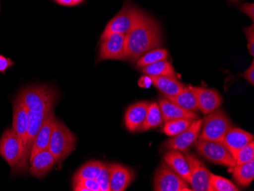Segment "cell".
<instances>
[{
    "mask_svg": "<svg viewBox=\"0 0 254 191\" xmlns=\"http://www.w3.org/2000/svg\"><path fill=\"white\" fill-rule=\"evenodd\" d=\"M161 41L159 25L152 17L145 15L125 35L126 58L135 62L145 53L159 47Z\"/></svg>",
    "mask_w": 254,
    "mask_h": 191,
    "instance_id": "cell-1",
    "label": "cell"
},
{
    "mask_svg": "<svg viewBox=\"0 0 254 191\" xmlns=\"http://www.w3.org/2000/svg\"><path fill=\"white\" fill-rule=\"evenodd\" d=\"M0 155L9 165L11 173L26 172L28 161L25 157V147L12 128H7L2 134L0 139Z\"/></svg>",
    "mask_w": 254,
    "mask_h": 191,
    "instance_id": "cell-2",
    "label": "cell"
},
{
    "mask_svg": "<svg viewBox=\"0 0 254 191\" xmlns=\"http://www.w3.org/2000/svg\"><path fill=\"white\" fill-rule=\"evenodd\" d=\"M28 110L44 112L54 108L57 95L51 87L35 85L24 88L18 95Z\"/></svg>",
    "mask_w": 254,
    "mask_h": 191,
    "instance_id": "cell-3",
    "label": "cell"
},
{
    "mask_svg": "<svg viewBox=\"0 0 254 191\" xmlns=\"http://www.w3.org/2000/svg\"><path fill=\"white\" fill-rule=\"evenodd\" d=\"M75 142L73 132L64 123L56 119L48 149L55 158L56 163L63 162L75 150Z\"/></svg>",
    "mask_w": 254,
    "mask_h": 191,
    "instance_id": "cell-4",
    "label": "cell"
},
{
    "mask_svg": "<svg viewBox=\"0 0 254 191\" xmlns=\"http://www.w3.org/2000/svg\"><path fill=\"white\" fill-rule=\"evenodd\" d=\"M205 116L202 121L199 139L222 142L225 134L233 127L229 117L218 108Z\"/></svg>",
    "mask_w": 254,
    "mask_h": 191,
    "instance_id": "cell-5",
    "label": "cell"
},
{
    "mask_svg": "<svg viewBox=\"0 0 254 191\" xmlns=\"http://www.w3.org/2000/svg\"><path fill=\"white\" fill-rule=\"evenodd\" d=\"M145 15V14L137 7L127 4L118 12V15L109 21L101 35V40L114 33L126 35L132 27L138 23V21L142 19Z\"/></svg>",
    "mask_w": 254,
    "mask_h": 191,
    "instance_id": "cell-6",
    "label": "cell"
},
{
    "mask_svg": "<svg viewBox=\"0 0 254 191\" xmlns=\"http://www.w3.org/2000/svg\"><path fill=\"white\" fill-rule=\"evenodd\" d=\"M195 149L201 156L212 163L228 167L230 169L236 165L232 153L222 142L199 139L196 140Z\"/></svg>",
    "mask_w": 254,
    "mask_h": 191,
    "instance_id": "cell-7",
    "label": "cell"
},
{
    "mask_svg": "<svg viewBox=\"0 0 254 191\" xmlns=\"http://www.w3.org/2000/svg\"><path fill=\"white\" fill-rule=\"evenodd\" d=\"M154 191H192L188 184L165 162L161 163L155 174Z\"/></svg>",
    "mask_w": 254,
    "mask_h": 191,
    "instance_id": "cell-8",
    "label": "cell"
},
{
    "mask_svg": "<svg viewBox=\"0 0 254 191\" xmlns=\"http://www.w3.org/2000/svg\"><path fill=\"white\" fill-rule=\"evenodd\" d=\"M107 60H127L125 54V34L114 33L101 40L98 62Z\"/></svg>",
    "mask_w": 254,
    "mask_h": 191,
    "instance_id": "cell-9",
    "label": "cell"
},
{
    "mask_svg": "<svg viewBox=\"0 0 254 191\" xmlns=\"http://www.w3.org/2000/svg\"><path fill=\"white\" fill-rule=\"evenodd\" d=\"M186 159L190 169L191 189L193 191H209L211 172L193 154H188Z\"/></svg>",
    "mask_w": 254,
    "mask_h": 191,
    "instance_id": "cell-10",
    "label": "cell"
},
{
    "mask_svg": "<svg viewBox=\"0 0 254 191\" xmlns=\"http://www.w3.org/2000/svg\"><path fill=\"white\" fill-rule=\"evenodd\" d=\"M202 126V120H197L193 122L183 131L181 133L174 136L165 142V149L173 150L185 151L195 143L199 138Z\"/></svg>",
    "mask_w": 254,
    "mask_h": 191,
    "instance_id": "cell-11",
    "label": "cell"
},
{
    "mask_svg": "<svg viewBox=\"0 0 254 191\" xmlns=\"http://www.w3.org/2000/svg\"><path fill=\"white\" fill-rule=\"evenodd\" d=\"M197 100L198 108L204 115H209L219 108L223 103V98L216 90L203 87L191 86Z\"/></svg>",
    "mask_w": 254,
    "mask_h": 191,
    "instance_id": "cell-12",
    "label": "cell"
},
{
    "mask_svg": "<svg viewBox=\"0 0 254 191\" xmlns=\"http://www.w3.org/2000/svg\"><path fill=\"white\" fill-rule=\"evenodd\" d=\"M110 190L124 191L132 183L135 174L129 167L120 164H109Z\"/></svg>",
    "mask_w": 254,
    "mask_h": 191,
    "instance_id": "cell-13",
    "label": "cell"
},
{
    "mask_svg": "<svg viewBox=\"0 0 254 191\" xmlns=\"http://www.w3.org/2000/svg\"><path fill=\"white\" fill-rule=\"evenodd\" d=\"M55 121L54 108H52L44 120L43 125L35 138L32 149H31L30 160H31L38 152L49 149L50 142H51V135H52Z\"/></svg>",
    "mask_w": 254,
    "mask_h": 191,
    "instance_id": "cell-14",
    "label": "cell"
},
{
    "mask_svg": "<svg viewBox=\"0 0 254 191\" xmlns=\"http://www.w3.org/2000/svg\"><path fill=\"white\" fill-rule=\"evenodd\" d=\"M28 129V108L23 103L21 98L17 97L13 105V121L12 129L18 137L23 142L25 147V139Z\"/></svg>",
    "mask_w": 254,
    "mask_h": 191,
    "instance_id": "cell-15",
    "label": "cell"
},
{
    "mask_svg": "<svg viewBox=\"0 0 254 191\" xmlns=\"http://www.w3.org/2000/svg\"><path fill=\"white\" fill-rule=\"evenodd\" d=\"M148 106V102H142L128 108L125 115V125L128 130L132 132L141 131L146 119Z\"/></svg>",
    "mask_w": 254,
    "mask_h": 191,
    "instance_id": "cell-16",
    "label": "cell"
},
{
    "mask_svg": "<svg viewBox=\"0 0 254 191\" xmlns=\"http://www.w3.org/2000/svg\"><path fill=\"white\" fill-rule=\"evenodd\" d=\"M52 109V108H51ZM28 111V129L27 132L26 139L25 142V157L28 161L30 160L31 149L34 144L35 138L43 125L44 120L48 116L49 111L44 112H34V111Z\"/></svg>",
    "mask_w": 254,
    "mask_h": 191,
    "instance_id": "cell-17",
    "label": "cell"
},
{
    "mask_svg": "<svg viewBox=\"0 0 254 191\" xmlns=\"http://www.w3.org/2000/svg\"><path fill=\"white\" fill-rule=\"evenodd\" d=\"M254 136L252 133L241 128L232 127L225 134L222 143L228 148L234 157L240 149L248 145L251 141H254Z\"/></svg>",
    "mask_w": 254,
    "mask_h": 191,
    "instance_id": "cell-18",
    "label": "cell"
},
{
    "mask_svg": "<svg viewBox=\"0 0 254 191\" xmlns=\"http://www.w3.org/2000/svg\"><path fill=\"white\" fill-rule=\"evenodd\" d=\"M30 174L34 178H42L52 169L56 160L49 149H47L38 152L30 160Z\"/></svg>",
    "mask_w": 254,
    "mask_h": 191,
    "instance_id": "cell-19",
    "label": "cell"
},
{
    "mask_svg": "<svg viewBox=\"0 0 254 191\" xmlns=\"http://www.w3.org/2000/svg\"><path fill=\"white\" fill-rule=\"evenodd\" d=\"M164 161L184 182L190 185V169L185 155L178 150L171 149L164 155Z\"/></svg>",
    "mask_w": 254,
    "mask_h": 191,
    "instance_id": "cell-20",
    "label": "cell"
},
{
    "mask_svg": "<svg viewBox=\"0 0 254 191\" xmlns=\"http://www.w3.org/2000/svg\"><path fill=\"white\" fill-rule=\"evenodd\" d=\"M158 106L161 109L163 121L165 122L176 119L195 120L198 118L197 114L192 111H187L184 108L171 102L166 98H161L158 102Z\"/></svg>",
    "mask_w": 254,
    "mask_h": 191,
    "instance_id": "cell-21",
    "label": "cell"
},
{
    "mask_svg": "<svg viewBox=\"0 0 254 191\" xmlns=\"http://www.w3.org/2000/svg\"><path fill=\"white\" fill-rule=\"evenodd\" d=\"M149 76L152 79V85L165 97L175 96L185 87L177 79L176 77Z\"/></svg>",
    "mask_w": 254,
    "mask_h": 191,
    "instance_id": "cell-22",
    "label": "cell"
},
{
    "mask_svg": "<svg viewBox=\"0 0 254 191\" xmlns=\"http://www.w3.org/2000/svg\"><path fill=\"white\" fill-rule=\"evenodd\" d=\"M165 98L187 111H192V112H196L199 111L196 97L190 86L184 87V89L175 96L165 97Z\"/></svg>",
    "mask_w": 254,
    "mask_h": 191,
    "instance_id": "cell-23",
    "label": "cell"
},
{
    "mask_svg": "<svg viewBox=\"0 0 254 191\" xmlns=\"http://www.w3.org/2000/svg\"><path fill=\"white\" fill-rule=\"evenodd\" d=\"M232 175L235 182L243 188H248L254 179V159L232 168Z\"/></svg>",
    "mask_w": 254,
    "mask_h": 191,
    "instance_id": "cell-24",
    "label": "cell"
},
{
    "mask_svg": "<svg viewBox=\"0 0 254 191\" xmlns=\"http://www.w3.org/2000/svg\"><path fill=\"white\" fill-rule=\"evenodd\" d=\"M142 72L145 75L153 76L175 77V69L171 64L166 61H161L142 67Z\"/></svg>",
    "mask_w": 254,
    "mask_h": 191,
    "instance_id": "cell-25",
    "label": "cell"
},
{
    "mask_svg": "<svg viewBox=\"0 0 254 191\" xmlns=\"http://www.w3.org/2000/svg\"><path fill=\"white\" fill-rule=\"evenodd\" d=\"M105 162L100 161H90L77 171L73 177L75 179H96L97 177L101 172L103 167L105 166Z\"/></svg>",
    "mask_w": 254,
    "mask_h": 191,
    "instance_id": "cell-26",
    "label": "cell"
},
{
    "mask_svg": "<svg viewBox=\"0 0 254 191\" xmlns=\"http://www.w3.org/2000/svg\"><path fill=\"white\" fill-rule=\"evenodd\" d=\"M162 121H163L162 114L158 104L155 102L149 104L146 119L142 125L141 131L149 130L152 128L157 127L161 125Z\"/></svg>",
    "mask_w": 254,
    "mask_h": 191,
    "instance_id": "cell-27",
    "label": "cell"
},
{
    "mask_svg": "<svg viewBox=\"0 0 254 191\" xmlns=\"http://www.w3.org/2000/svg\"><path fill=\"white\" fill-rule=\"evenodd\" d=\"M168 52L167 50L158 49L149 51L142 55L140 58L136 61V66L138 68H142L145 65H150L154 63L158 62L161 61H166L168 58Z\"/></svg>",
    "mask_w": 254,
    "mask_h": 191,
    "instance_id": "cell-28",
    "label": "cell"
},
{
    "mask_svg": "<svg viewBox=\"0 0 254 191\" xmlns=\"http://www.w3.org/2000/svg\"><path fill=\"white\" fill-rule=\"evenodd\" d=\"M194 120L176 119L167 121L163 132L167 136H175L185 130L193 122Z\"/></svg>",
    "mask_w": 254,
    "mask_h": 191,
    "instance_id": "cell-29",
    "label": "cell"
},
{
    "mask_svg": "<svg viewBox=\"0 0 254 191\" xmlns=\"http://www.w3.org/2000/svg\"><path fill=\"white\" fill-rule=\"evenodd\" d=\"M239 188L235 186L229 180L222 176L211 173L209 191H239Z\"/></svg>",
    "mask_w": 254,
    "mask_h": 191,
    "instance_id": "cell-30",
    "label": "cell"
},
{
    "mask_svg": "<svg viewBox=\"0 0 254 191\" xmlns=\"http://www.w3.org/2000/svg\"><path fill=\"white\" fill-rule=\"evenodd\" d=\"M236 165H242L254 159V142L251 141L248 145L240 149L234 156Z\"/></svg>",
    "mask_w": 254,
    "mask_h": 191,
    "instance_id": "cell-31",
    "label": "cell"
},
{
    "mask_svg": "<svg viewBox=\"0 0 254 191\" xmlns=\"http://www.w3.org/2000/svg\"><path fill=\"white\" fill-rule=\"evenodd\" d=\"M73 191H101V188L96 179H75L73 180Z\"/></svg>",
    "mask_w": 254,
    "mask_h": 191,
    "instance_id": "cell-32",
    "label": "cell"
},
{
    "mask_svg": "<svg viewBox=\"0 0 254 191\" xmlns=\"http://www.w3.org/2000/svg\"><path fill=\"white\" fill-rule=\"evenodd\" d=\"M99 184L101 191H111L110 190V170L109 164L105 163L98 176L96 178Z\"/></svg>",
    "mask_w": 254,
    "mask_h": 191,
    "instance_id": "cell-33",
    "label": "cell"
},
{
    "mask_svg": "<svg viewBox=\"0 0 254 191\" xmlns=\"http://www.w3.org/2000/svg\"><path fill=\"white\" fill-rule=\"evenodd\" d=\"M247 39H248V49L251 56H254V25L244 28Z\"/></svg>",
    "mask_w": 254,
    "mask_h": 191,
    "instance_id": "cell-34",
    "label": "cell"
},
{
    "mask_svg": "<svg viewBox=\"0 0 254 191\" xmlns=\"http://www.w3.org/2000/svg\"><path fill=\"white\" fill-rule=\"evenodd\" d=\"M240 76L244 77V78L248 81V83L251 85H254V61H253L251 66L245 71L244 73H241Z\"/></svg>",
    "mask_w": 254,
    "mask_h": 191,
    "instance_id": "cell-35",
    "label": "cell"
},
{
    "mask_svg": "<svg viewBox=\"0 0 254 191\" xmlns=\"http://www.w3.org/2000/svg\"><path fill=\"white\" fill-rule=\"evenodd\" d=\"M240 10L241 12L248 15L251 19L254 21V3H245L240 6Z\"/></svg>",
    "mask_w": 254,
    "mask_h": 191,
    "instance_id": "cell-36",
    "label": "cell"
},
{
    "mask_svg": "<svg viewBox=\"0 0 254 191\" xmlns=\"http://www.w3.org/2000/svg\"><path fill=\"white\" fill-rule=\"evenodd\" d=\"M14 63L11 60L5 58L4 56L0 55V72L4 73Z\"/></svg>",
    "mask_w": 254,
    "mask_h": 191,
    "instance_id": "cell-37",
    "label": "cell"
},
{
    "mask_svg": "<svg viewBox=\"0 0 254 191\" xmlns=\"http://www.w3.org/2000/svg\"><path fill=\"white\" fill-rule=\"evenodd\" d=\"M138 85L140 88H150L152 85V79L150 78L149 75H143V76L141 77V78L138 79Z\"/></svg>",
    "mask_w": 254,
    "mask_h": 191,
    "instance_id": "cell-38",
    "label": "cell"
},
{
    "mask_svg": "<svg viewBox=\"0 0 254 191\" xmlns=\"http://www.w3.org/2000/svg\"><path fill=\"white\" fill-rule=\"evenodd\" d=\"M56 2L61 4V5H64V6H72L75 5L74 4L73 0H55Z\"/></svg>",
    "mask_w": 254,
    "mask_h": 191,
    "instance_id": "cell-39",
    "label": "cell"
},
{
    "mask_svg": "<svg viewBox=\"0 0 254 191\" xmlns=\"http://www.w3.org/2000/svg\"><path fill=\"white\" fill-rule=\"evenodd\" d=\"M82 1H83V0H73L74 4H75V5H77V4L81 3Z\"/></svg>",
    "mask_w": 254,
    "mask_h": 191,
    "instance_id": "cell-40",
    "label": "cell"
},
{
    "mask_svg": "<svg viewBox=\"0 0 254 191\" xmlns=\"http://www.w3.org/2000/svg\"><path fill=\"white\" fill-rule=\"evenodd\" d=\"M233 2H236V1H239V0H232Z\"/></svg>",
    "mask_w": 254,
    "mask_h": 191,
    "instance_id": "cell-41",
    "label": "cell"
}]
</instances>
